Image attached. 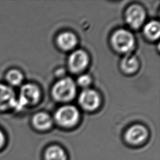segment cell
<instances>
[{
    "mask_svg": "<svg viewBox=\"0 0 160 160\" xmlns=\"http://www.w3.org/2000/svg\"><path fill=\"white\" fill-rule=\"evenodd\" d=\"M148 134V130L144 126L135 124L127 130L125 138L128 143L132 145H139L146 139Z\"/></svg>",
    "mask_w": 160,
    "mask_h": 160,
    "instance_id": "7",
    "label": "cell"
},
{
    "mask_svg": "<svg viewBox=\"0 0 160 160\" xmlns=\"http://www.w3.org/2000/svg\"><path fill=\"white\" fill-rule=\"evenodd\" d=\"M16 99L13 90L8 86L0 84V110L14 108Z\"/></svg>",
    "mask_w": 160,
    "mask_h": 160,
    "instance_id": "9",
    "label": "cell"
},
{
    "mask_svg": "<svg viewBox=\"0 0 160 160\" xmlns=\"http://www.w3.org/2000/svg\"><path fill=\"white\" fill-rule=\"evenodd\" d=\"M79 113L78 109L70 105L64 106L59 108L55 113L56 122L64 127H71L78 121Z\"/></svg>",
    "mask_w": 160,
    "mask_h": 160,
    "instance_id": "4",
    "label": "cell"
},
{
    "mask_svg": "<svg viewBox=\"0 0 160 160\" xmlns=\"http://www.w3.org/2000/svg\"><path fill=\"white\" fill-rule=\"evenodd\" d=\"M44 159L45 160H67V155L61 147L52 145L46 150Z\"/></svg>",
    "mask_w": 160,
    "mask_h": 160,
    "instance_id": "12",
    "label": "cell"
},
{
    "mask_svg": "<svg viewBox=\"0 0 160 160\" xmlns=\"http://www.w3.org/2000/svg\"><path fill=\"white\" fill-rule=\"evenodd\" d=\"M39 98L40 91L38 87L33 84H26L21 88L19 97L16 99L14 108L20 110L24 106L35 104Z\"/></svg>",
    "mask_w": 160,
    "mask_h": 160,
    "instance_id": "2",
    "label": "cell"
},
{
    "mask_svg": "<svg viewBox=\"0 0 160 160\" xmlns=\"http://www.w3.org/2000/svg\"><path fill=\"white\" fill-rule=\"evenodd\" d=\"M145 35L151 40L159 38L160 34V25L158 21H152L147 23L144 28Z\"/></svg>",
    "mask_w": 160,
    "mask_h": 160,
    "instance_id": "14",
    "label": "cell"
},
{
    "mask_svg": "<svg viewBox=\"0 0 160 160\" xmlns=\"http://www.w3.org/2000/svg\"><path fill=\"white\" fill-rule=\"evenodd\" d=\"M145 18L144 9L138 4L131 5L126 12V22L134 29L139 28L143 24Z\"/></svg>",
    "mask_w": 160,
    "mask_h": 160,
    "instance_id": "5",
    "label": "cell"
},
{
    "mask_svg": "<svg viewBox=\"0 0 160 160\" xmlns=\"http://www.w3.org/2000/svg\"><path fill=\"white\" fill-rule=\"evenodd\" d=\"M139 66V62L136 58L130 54H127L122 60L121 67L122 69L128 72L132 73L137 70Z\"/></svg>",
    "mask_w": 160,
    "mask_h": 160,
    "instance_id": "13",
    "label": "cell"
},
{
    "mask_svg": "<svg viewBox=\"0 0 160 160\" xmlns=\"http://www.w3.org/2000/svg\"><path fill=\"white\" fill-rule=\"evenodd\" d=\"M78 83L82 87H87L91 81V79L88 74H83L79 76L78 79Z\"/></svg>",
    "mask_w": 160,
    "mask_h": 160,
    "instance_id": "16",
    "label": "cell"
},
{
    "mask_svg": "<svg viewBox=\"0 0 160 160\" xmlns=\"http://www.w3.org/2000/svg\"><path fill=\"white\" fill-rule=\"evenodd\" d=\"M89 62V57L87 53L78 49L74 51L69 56L68 64L70 69L76 72H80L85 69Z\"/></svg>",
    "mask_w": 160,
    "mask_h": 160,
    "instance_id": "8",
    "label": "cell"
},
{
    "mask_svg": "<svg viewBox=\"0 0 160 160\" xmlns=\"http://www.w3.org/2000/svg\"><path fill=\"white\" fill-rule=\"evenodd\" d=\"M111 42L117 51L127 52L133 48L134 38L131 32L121 29L114 32L111 37Z\"/></svg>",
    "mask_w": 160,
    "mask_h": 160,
    "instance_id": "3",
    "label": "cell"
},
{
    "mask_svg": "<svg viewBox=\"0 0 160 160\" xmlns=\"http://www.w3.org/2000/svg\"><path fill=\"white\" fill-rule=\"evenodd\" d=\"M32 123L36 129L44 131L51 127L52 121L48 114L41 112L34 114L32 118Z\"/></svg>",
    "mask_w": 160,
    "mask_h": 160,
    "instance_id": "11",
    "label": "cell"
},
{
    "mask_svg": "<svg viewBox=\"0 0 160 160\" xmlns=\"http://www.w3.org/2000/svg\"><path fill=\"white\" fill-rule=\"evenodd\" d=\"M6 78L9 84L18 86L21 84L23 80V76L19 70L11 69L7 72Z\"/></svg>",
    "mask_w": 160,
    "mask_h": 160,
    "instance_id": "15",
    "label": "cell"
},
{
    "mask_svg": "<svg viewBox=\"0 0 160 160\" xmlns=\"http://www.w3.org/2000/svg\"><path fill=\"white\" fill-rule=\"evenodd\" d=\"M5 142V137L2 131L0 129V148L2 147Z\"/></svg>",
    "mask_w": 160,
    "mask_h": 160,
    "instance_id": "17",
    "label": "cell"
},
{
    "mask_svg": "<svg viewBox=\"0 0 160 160\" xmlns=\"http://www.w3.org/2000/svg\"><path fill=\"white\" fill-rule=\"evenodd\" d=\"M76 85L72 79L65 78L60 79L54 85L52 94L54 99L59 101H68L76 94Z\"/></svg>",
    "mask_w": 160,
    "mask_h": 160,
    "instance_id": "1",
    "label": "cell"
},
{
    "mask_svg": "<svg viewBox=\"0 0 160 160\" xmlns=\"http://www.w3.org/2000/svg\"><path fill=\"white\" fill-rule=\"evenodd\" d=\"M79 102L84 109L88 111H93L99 107L100 98L96 91L91 89H85L79 95Z\"/></svg>",
    "mask_w": 160,
    "mask_h": 160,
    "instance_id": "6",
    "label": "cell"
},
{
    "mask_svg": "<svg viewBox=\"0 0 160 160\" xmlns=\"http://www.w3.org/2000/svg\"><path fill=\"white\" fill-rule=\"evenodd\" d=\"M57 42L61 49L64 50H69L76 46L77 43V38L72 32L66 31L61 33L58 36Z\"/></svg>",
    "mask_w": 160,
    "mask_h": 160,
    "instance_id": "10",
    "label": "cell"
}]
</instances>
